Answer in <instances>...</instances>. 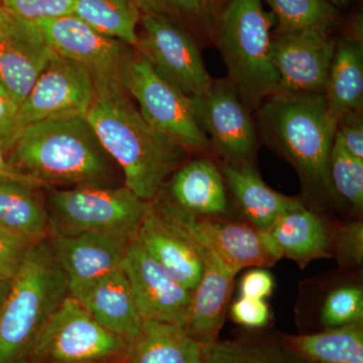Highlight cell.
I'll list each match as a JSON object with an SVG mask.
<instances>
[{
	"label": "cell",
	"mask_w": 363,
	"mask_h": 363,
	"mask_svg": "<svg viewBox=\"0 0 363 363\" xmlns=\"http://www.w3.org/2000/svg\"><path fill=\"white\" fill-rule=\"evenodd\" d=\"M257 109L262 135L300 177L302 199L318 210L341 201L330 178L336 123L324 94L277 93Z\"/></svg>",
	"instance_id": "cell-2"
},
{
	"label": "cell",
	"mask_w": 363,
	"mask_h": 363,
	"mask_svg": "<svg viewBox=\"0 0 363 363\" xmlns=\"http://www.w3.org/2000/svg\"><path fill=\"white\" fill-rule=\"evenodd\" d=\"M32 243L0 227V277L13 279Z\"/></svg>",
	"instance_id": "cell-37"
},
{
	"label": "cell",
	"mask_w": 363,
	"mask_h": 363,
	"mask_svg": "<svg viewBox=\"0 0 363 363\" xmlns=\"http://www.w3.org/2000/svg\"><path fill=\"white\" fill-rule=\"evenodd\" d=\"M202 348L179 325L143 320L123 363H200Z\"/></svg>",
	"instance_id": "cell-25"
},
{
	"label": "cell",
	"mask_w": 363,
	"mask_h": 363,
	"mask_svg": "<svg viewBox=\"0 0 363 363\" xmlns=\"http://www.w3.org/2000/svg\"><path fill=\"white\" fill-rule=\"evenodd\" d=\"M191 100L196 121L222 162L255 164L257 128L233 83L214 80L207 93Z\"/></svg>",
	"instance_id": "cell-12"
},
{
	"label": "cell",
	"mask_w": 363,
	"mask_h": 363,
	"mask_svg": "<svg viewBox=\"0 0 363 363\" xmlns=\"http://www.w3.org/2000/svg\"><path fill=\"white\" fill-rule=\"evenodd\" d=\"M222 1H223L224 4H225V2L228 1V0H222Z\"/></svg>",
	"instance_id": "cell-47"
},
{
	"label": "cell",
	"mask_w": 363,
	"mask_h": 363,
	"mask_svg": "<svg viewBox=\"0 0 363 363\" xmlns=\"http://www.w3.org/2000/svg\"><path fill=\"white\" fill-rule=\"evenodd\" d=\"M121 267L143 320L184 327L192 298L191 291L172 278L135 241L128 247Z\"/></svg>",
	"instance_id": "cell-16"
},
{
	"label": "cell",
	"mask_w": 363,
	"mask_h": 363,
	"mask_svg": "<svg viewBox=\"0 0 363 363\" xmlns=\"http://www.w3.org/2000/svg\"><path fill=\"white\" fill-rule=\"evenodd\" d=\"M54 50L37 21L4 9L0 16V77L20 106L51 60Z\"/></svg>",
	"instance_id": "cell-14"
},
{
	"label": "cell",
	"mask_w": 363,
	"mask_h": 363,
	"mask_svg": "<svg viewBox=\"0 0 363 363\" xmlns=\"http://www.w3.org/2000/svg\"><path fill=\"white\" fill-rule=\"evenodd\" d=\"M86 117L105 152L123 169L124 186L145 201H152L184 164L189 150L152 128L123 88L95 89Z\"/></svg>",
	"instance_id": "cell-1"
},
{
	"label": "cell",
	"mask_w": 363,
	"mask_h": 363,
	"mask_svg": "<svg viewBox=\"0 0 363 363\" xmlns=\"http://www.w3.org/2000/svg\"><path fill=\"white\" fill-rule=\"evenodd\" d=\"M55 52L83 67L95 89L123 87L135 48L98 32L74 14L37 21Z\"/></svg>",
	"instance_id": "cell-11"
},
{
	"label": "cell",
	"mask_w": 363,
	"mask_h": 363,
	"mask_svg": "<svg viewBox=\"0 0 363 363\" xmlns=\"http://www.w3.org/2000/svg\"><path fill=\"white\" fill-rule=\"evenodd\" d=\"M145 11L162 14L193 37L215 40L224 2L222 0H145Z\"/></svg>",
	"instance_id": "cell-32"
},
{
	"label": "cell",
	"mask_w": 363,
	"mask_h": 363,
	"mask_svg": "<svg viewBox=\"0 0 363 363\" xmlns=\"http://www.w3.org/2000/svg\"><path fill=\"white\" fill-rule=\"evenodd\" d=\"M332 222L304 200L284 212L267 230L281 259L305 269L310 262L331 259Z\"/></svg>",
	"instance_id": "cell-23"
},
{
	"label": "cell",
	"mask_w": 363,
	"mask_h": 363,
	"mask_svg": "<svg viewBox=\"0 0 363 363\" xmlns=\"http://www.w3.org/2000/svg\"><path fill=\"white\" fill-rule=\"evenodd\" d=\"M72 14L98 32L138 48L142 11L136 0H74Z\"/></svg>",
	"instance_id": "cell-30"
},
{
	"label": "cell",
	"mask_w": 363,
	"mask_h": 363,
	"mask_svg": "<svg viewBox=\"0 0 363 363\" xmlns=\"http://www.w3.org/2000/svg\"><path fill=\"white\" fill-rule=\"evenodd\" d=\"M327 1L330 2L332 6L337 9V7L347 6L348 4H350L351 2L354 1V0H327Z\"/></svg>",
	"instance_id": "cell-43"
},
{
	"label": "cell",
	"mask_w": 363,
	"mask_h": 363,
	"mask_svg": "<svg viewBox=\"0 0 363 363\" xmlns=\"http://www.w3.org/2000/svg\"><path fill=\"white\" fill-rule=\"evenodd\" d=\"M281 336L311 363H363V322L316 333Z\"/></svg>",
	"instance_id": "cell-28"
},
{
	"label": "cell",
	"mask_w": 363,
	"mask_h": 363,
	"mask_svg": "<svg viewBox=\"0 0 363 363\" xmlns=\"http://www.w3.org/2000/svg\"><path fill=\"white\" fill-rule=\"evenodd\" d=\"M230 317L234 323L248 330L266 328L272 321V311L266 300L238 297L229 307Z\"/></svg>",
	"instance_id": "cell-36"
},
{
	"label": "cell",
	"mask_w": 363,
	"mask_h": 363,
	"mask_svg": "<svg viewBox=\"0 0 363 363\" xmlns=\"http://www.w3.org/2000/svg\"><path fill=\"white\" fill-rule=\"evenodd\" d=\"M95 98L90 74L54 51L49 64L18 109L21 131L30 124L70 116H86Z\"/></svg>",
	"instance_id": "cell-13"
},
{
	"label": "cell",
	"mask_w": 363,
	"mask_h": 363,
	"mask_svg": "<svg viewBox=\"0 0 363 363\" xmlns=\"http://www.w3.org/2000/svg\"><path fill=\"white\" fill-rule=\"evenodd\" d=\"M11 281H13V279H9L0 277V306H1L2 302H4V298L6 297L7 293H9V288H11Z\"/></svg>",
	"instance_id": "cell-42"
},
{
	"label": "cell",
	"mask_w": 363,
	"mask_h": 363,
	"mask_svg": "<svg viewBox=\"0 0 363 363\" xmlns=\"http://www.w3.org/2000/svg\"><path fill=\"white\" fill-rule=\"evenodd\" d=\"M38 188L9 179H0V227L35 245L50 235L47 206Z\"/></svg>",
	"instance_id": "cell-26"
},
{
	"label": "cell",
	"mask_w": 363,
	"mask_h": 363,
	"mask_svg": "<svg viewBox=\"0 0 363 363\" xmlns=\"http://www.w3.org/2000/svg\"><path fill=\"white\" fill-rule=\"evenodd\" d=\"M136 2H138V6H140V11H142V13H145V11H147V7H145V0H136Z\"/></svg>",
	"instance_id": "cell-45"
},
{
	"label": "cell",
	"mask_w": 363,
	"mask_h": 363,
	"mask_svg": "<svg viewBox=\"0 0 363 363\" xmlns=\"http://www.w3.org/2000/svg\"><path fill=\"white\" fill-rule=\"evenodd\" d=\"M150 205L188 240L238 272L245 267H272L281 259L269 234L238 217L194 216L157 200Z\"/></svg>",
	"instance_id": "cell-9"
},
{
	"label": "cell",
	"mask_w": 363,
	"mask_h": 363,
	"mask_svg": "<svg viewBox=\"0 0 363 363\" xmlns=\"http://www.w3.org/2000/svg\"><path fill=\"white\" fill-rule=\"evenodd\" d=\"M154 200L200 217H234L220 168L210 157L184 164Z\"/></svg>",
	"instance_id": "cell-17"
},
{
	"label": "cell",
	"mask_w": 363,
	"mask_h": 363,
	"mask_svg": "<svg viewBox=\"0 0 363 363\" xmlns=\"http://www.w3.org/2000/svg\"><path fill=\"white\" fill-rule=\"evenodd\" d=\"M0 4L14 16L39 21L72 14L74 0H0Z\"/></svg>",
	"instance_id": "cell-35"
},
{
	"label": "cell",
	"mask_w": 363,
	"mask_h": 363,
	"mask_svg": "<svg viewBox=\"0 0 363 363\" xmlns=\"http://www.w3.org/2000/svg\"><path fill=\"white\" fill-rule=\"evenodd\" d=\"M320 283L315 309L323 329L363 322L362 272L340 269Z\"/></svg>",
	"instance_id": "cell-29"
},
{
	"label": "cell",
	"mask_w": 363,
	"mask_h": 363,
	"mask_svg": "<svg viewBox=\"0 0 363 363\" xmlns=\"http://www.w3.org/2000/svg\"><path fill=\"white\" fill-rule=\"evenodd\" d=\"M332 185L341 201L359 217L363 210V160L351 155L335 135L330 157Z\"/></svg>",
	"instance_id": "cell-33"
},
{
	"label": "cell",
	"mask_w": 363,
	"mask_h": 363,
	"mask_svg": "<svg viewBox=\"0 0 363 363\" xmlns=\"http://www.w3.org/2000/svg\"><path fill=\"white\" fill-rule=\"evenodd\" d=\"M9 161L45 187L107 185L113 174L111 157L86 116L55 117L26 126Z\"/></svg>",
	"instance_id": "cell-3"
},
{
	"label": "cell",
	"mask_w": 363,
	"mask_h": 363,
	"mask_svg": "<svg viewBox=\"0 0 363 363\" xmlns=\"http://www.w3.org/2000/svg\"><path fill=\"white\" fill-rule=\"evenodd\" d=\"M121 84L138 102V111L152 128L187 150L204 155L211 152L209 140L196 121L191 98L162 79L136 49L124 71Z\"/></svg>",
	"instance_id": "cell-8"
},
{
	"label": "cell",
	"mask_w": 363,
	"mask_h": 363,
	"mask_svg": "<svg viewBox=\"0 0 363 363\" xmlns=\"http://www.w3.org/2000/svg\"><path fill=\"white\" fill-rule=\"evenodd\" d=\"M274 289V279L272 274L262 267H255L245 272L241 277L238 291L240 297L262 298L271 297Z\"/></svg>",
	"instance_id": "cell-39"
},
{
	"label": "cell",
	"mask_w": 363,
	"mask_h": 363,
	"mask_svg": "<svg viewBox=\"0 0 363 363\" xmlns=\"http://www.w3.org/2000/svg\"><path fill=\"white\" fill-rule=\"evenodd\" d=\"M135 242L180 285L191 292L195 290L204 269L201 252L152 205L138 228Z\"/></svg>",
	"instance_id": "cell-21"
},
{
	"label": "cell",
	"mask_w": 363,
	"mask_h": 363,
	"mask_svg": "<svg viewBox=\"0 0 363 363\" xmlns=\"http://www.w3.org/2000/svg\"><path fill=\"white\" fill-rule=\"evenodd\" d=\"M0 94L6 95V96H9V93H7L6 87H4V83H2L1 77H0ZM9 98H11V97H9Z\"/></svg>",
	"instance_id": "cell-44"
},
{
	"label": "cell",
	"mask_w": 363,
	"mask_h": 363,
	"mask_svg": "<svg viewBox=\"0 0 363 363\" xmlns=\"http://www.w3.org/2000/svg\"><path fill=\"white\" fill-rule=\"evenodd\" d=\"M335 45L324 30L276 35L272 60L279 77L278 93L324 94Z\"/></svg>",
	"instance_id": "cell-15"
},
{
	"label": "cell",
	"mask_w": 363,
	"mask_h": 363,
	"mask_svg": "<svg viewBox=\"0 0 363 363\" xmlns=\"http://www.w3.org/2000/svg\"><path fill=\"white\" fill-rule=\"evenodd\" d=\"M276 18V35L324 30L338 20V11L327 0H262Z\"/></svg>",
	"instance_id": "cell-31"
},
{
	"label": "cell",
	"mask_w": 363,
	"mask_h": 363,
	"mask_svg": "<svg viewBox=\"0 0 363 363\" xmlns=\"http://www.w3.org/2000/svg\"><path fill=\"white\" fill-rule=\"evenodd\" d=\"M69 295L68 279L50 241L30 245L0 306V363L28 359L45 324Z\"/></svg>",
	"instance_id": "cell-4"
},
{
	"label": "cell",
	"mask_w": 363,
	"mask_h": 363,
	"mask_svg": "<svg viewBox=\"0 0 363 363\" xmlns=\"http://www.w3.org/2000/svg\"><path fill=\"white\" fill-rule=\"evenodd\" d=\"M51 247L65 272L69 288L100 278L119 269L135 240L111 233L51 236Z\"/></svg>",
	"instance_id": "cell-18"
},
{
	"label": "cell",
	"mask_w": 363,
	"mask_h": 363,
	"mask_svg": "<svg viewBox=\"0 0 363 363\" xmlns=\"http://www.w3.org/2000/svg\"><path fill=\"white\" fill-rule=\"evenodd\" d=\"M18 105L0 94V147L9 155L20 135L18 125Z\"/></svg>",
	"instance_id": "cell-40"
},
{
	"label": "cell",
	"mask_w": 363,
	"mask_h": 363,
	"mask_svg": "<svg viewBox=\"0 0 363 363\" xmlns=\"http://www.w3.org/2000/svg\"><path fill=\"white\" fill-rule=\"evenodd\" d=\"M272 13L262 0H229L222 9L215 42L243 101L259 108L279 92V77L272 60Z\"/></svg>",
	"instance_id": "cell-5"
},
{
	"label": "cell",
	"mask_w": 363,
	"mask_h": 363,
	"mask_svg": "<svg viewBox=\"0 0 363 363\" xmlns=\"http://www.w3.org/2000/svg\"><path fill=\"white\" fill-rule=\"evenodd\" d=\"M0 179L21 182V183L28 184L35 188H45V186L40 182L33 180L30 177L25 176L18 169H14L9 161V155L1 147H0Z\"/></svg>",
	"instance_id": "cell-41"
},
{
	"label": "cell",
	"mask_w": 363,
	"mask_h": 363,
	"mask_svg": "<svg viewBox=\"0 0 363 363\" xmlns=\"http://www.w3.org/2000/svg\"><path fill=\"white\" fill-rule=\"evenodd\" d=\"M336 136L353 156L363 160L362 111H352L339 119Z\"/></svg>",
	"instance_id": "cell-38"
},
{
	"label": "cell",
	"mask_w": 363,
	"mask_h": 363,
	"mask_svg": "<svg viewBox=\"0 0 363 363\" xmlns=\"http://www.w3.org/2000/svg\"><path fill=\"white\" fill-rule=\"evenodd\" d=\"M331 259L339 269L359 272L363 266V222L362 218L332 223L330 233Z\"/></svg>",
	"instance_id": "cell-34"
},
{
	"label": "cell",
	"mask_w": 363,
	"mask_h": 363,
	"mask_svg": "<svg viewBox=\"0 0 363 363\" xmlns=\"http://www.w3.org/2000/svg\"><path fill=\"white\" fill-rule=\"evenodd\" d=\"M204 269L192 292L184 330L202 344L218 340L238 272L210 250L198 247Z\"/></svg>",
	"instance_id": "cell-19"
},
{
	"label": "cell",
	"mask_w": 363,
	"mask_h": 363,
	"mask_svg": "<svg viewBox=\"0 0 363 363\" xmlns=\"http://www.w3.org/2000/svg\"><path fill=\"white\" fill-rule=\"evenodd\" d=\"M221 174L238 218L267 233L284 212L302 201L277 192L260 178L255 164L222 162Z\"/></svg>",
	"instance_id": "cell-22"
},
{
	"label": "cell",
	"mask_w": 363,
	"mask_h": 363,
	"mask_svg": "<svg viewBox=\"0 0 363 363\" xmlns=\"http://www.w3.org/2000/svg\"><path fill=\"white\" fill-rule=\"evenodd\" d=\"M327 108L334 123L363 108V48L358 35L343 38L335 45L326 90Z\"/></svg>",
	"instance_id": "cell-24"
},
{
	"label": "cell",
	"mask_w": 363,
	"mask_h": 363,
	"mask_svg": "<svg viewBox=\"0 0 363 363\" xmlns=\"http://www.w3.org/2000/svg\"><path fill=\"white\" fill-rule=\"evenodd\" d=\"M200 363H311L301 357L283 336L248 334L203 344Z\"/></svg>",
	"instance_id": "cell-27"
},
{
	"label": "cell",
	"mask_w": 363,
	"mask_h": 363,
	"mask_svg": "<svg viewBox=\"0 0 363 363\" xmlns=\"http://www.w3.org/2000/svg\"><path fill=\"white\" fill-rule=\"evenodd\" d=\"M4 9L2 7L1 4H0V16H1L2 13H4Z\"/></svg>",
	"instance_id": "cell-46"
},
{
	"label": "cell",
	"mask_w": 363,
	"mask_h": 363,
	"mask_svg": "<svg viewBox=\"0 0 363 363\" xmlns=\"http://www.w3.org/2000/svg\"><path fill=\"white\" fill-rule=\"evenodd\" d=\"M69 291L102 326L117 335L131 342L142 331L143 319L121 267L93 281L70 286Z\"/></svg>",
	"instance_id": "cell-20"
},
{
	"label": "cell",
	"mask_w": 363,
	"mask_h": 363,
	"mask_svg": "<svg viewBox=\"0 0 363 363\" xmlns=\"http://www.w3.org/2000/svg\"><path fill=\"white\" fill-rule=\"evenodd\" d=\"M130 341L102 326L69 295L35 341L30 363L124 362Z\"/></svg>",
	"instance_id": "cell-7"
},
{
	"label": "cell",
	"mask_w": 363,
	"mask_h": 363,
	"mask_svg": "<svg viewBox=\"0 0 363 363\" xmlns=\"http://www.w3.org/2000/svg\"><path fill=\"white\" fill-rule=\"evenodd\" d=\"M136 50L162 79L189 98L205 94L213 84L195 38L162 14L142 13Z\"/></svg>",
	"instance_id": "cell-10"
},
{
	"label": "cell",
	"mask_w": 363,
	"mask_h": 363,
	"mask_svg": "<svg viewBox=\"0 0 363 363\" xmlns=\"http://www.w3.org/2000/svg\"><path fill=\"white\" fill-rule=\"evenodd\" d=\"M150 205L125 186L83 185L54 191L45 204L50 235L111 233L135 240Z\"/></svg>",
	"instance_id": "cell-6"
}]
</instances>
